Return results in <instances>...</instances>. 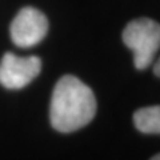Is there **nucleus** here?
Returning a JSON list of instances; mask_svg holds the SVG:
<instances>
[{
  "mask_svg": "<svg viewBox=\"0 0 160 160\" xmlns=\"http://www.w3.org/2000/svg\"><path fill=\"white\" fill-rule=\"evenodd\" d=\"M9 32L12 42L18 47H33L46 38L48 32V20L38 8L24 7L12 20Z\"/></svg>",
  "mask_w": 160,
  "mask_h": 160,
  "instance_id": "nucleus-3",
  "label": "nucleus"
},
{
  "mask_svg": "<svg viewBox=\"0 0 160 160\" xmlns=\"http://www.w3.org/2000/svg\"><path fill=\"white\" fill-rule=\"evenodd\" d=\"M153 73L160 78V58L156 60V63H155V66H153Z\"/></svg>",
  "mask_w": 160,
  "mask_h": 160,
  "instance_id": "nucleus-6",
  "label": "nucleus"
},
{
  "mask_svg": "<svg viewBox=\"0 0 160 160\" xmlns=\"http://www.w3.org/2000/svg\"><path fill=\"white\" fill-rule=\"evenodd\" d=\"M122 39L133 53L135 67L146 69L160 48V24L148 18L135 19L126 26Z\"/></svg>",
  "mask_w": 160,
  "mask_h": 160,
  "instance_id": "nucleus-2",
  "label": "nucleus"
},
{
  "mask_svg": "<svg viewBox=\"0 0 160 160\" xmlns=\"http://www.w3.org/2000/svg\"><path fill=\"white\" fill-rule=\"evenodd\" d=\"M149 160H160V153H158V155H155V156H152Z\"/></svg>",
  "mask_w": 160,
  "mask_h": 160,
  "instance_id": "nucleus-7",
  "label": "nucleus"
},
{
  "mask_svg": "<svg viewBox=\"0 0 160 160\" xmlns=\"http://www.w3.org/2000/svg\"><path fill=\"white\" fill-rule=\"evenodd\" d=\"M96 108V98L92 89L76 76L64 75L53 88L49 120L56 131L73 132L92 122Z\"/></svg>",
  "mask_w": 160,
  "mask_h": 160,
  "instance_id": "nucleus-1",
  "label": "nucleus"
},
{
  "mask_svg": "<svg viewBox=\"0 0 160 160\" xmlns=\"http://www.w3.org/2000/svg\"><path fill=\"white\" fill-rule=\"evenodd\" d=\"M133 124L143 133L160 135V106L139 108L133 113Z\"/></svg>",
  "mask_w": 160,
  "mask_h": 160,
  "instance_id": "nucleus-5",
  "label": "nucleus"
},
{
  "mask_svg": "<svg viewBox=\"0 0 160 160\" xmlns=\"http://www.w3.org/2000/svg\"><path fill=\"white\" fill-rule=\"evenodd\" d=\"M42 71V60L38 56H18L4 53L0 62V84L8 89H20L28 86Z\"/></svg>",
  "mask_w": 160,
  "mask_h": 160,
  "instance_id": "nucleus-4",
  "label": "nucleus"
}]
</instances>
